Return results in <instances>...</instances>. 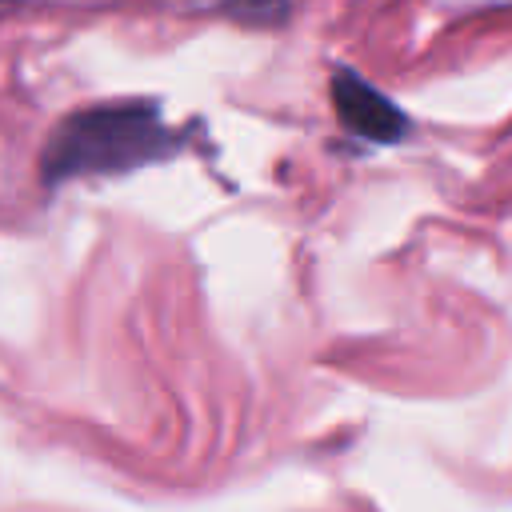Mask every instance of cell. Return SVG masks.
Here are the masks:
<instances>
[{
    "label": "cell",
    "mask_w": 512,
    "mask_h": 512,
    "mask_svg": "<svg viewBox=\"0 0 512 512\" xmlns=\"http://www.w3.org/2000/svg\"><path fill=\"white\" fill-rule=\"evenodd\" d=\"M184 148V132L168 128L160 104L120 100L64 116L40 148V180L60 184L76 176H116L160 164Z\"/></svg>",
    "instance_id": "obj_1"
},
{
    "label": "cell",
    "mask_w": 512,
    "mask_h": 512,
    "mask_svg": "<svg viewBox=\"0 0 512 512\" xmlns=\"http://www.w3.org/2000/svg\"><path fill=\"white\" fill-rule=\"evenodd\" d=\"M332 108L344 132H352L356 140L368 144H396L408 136V116L404 108L384 96L376 84H368L360 72L352 68H336L332 72Z\"/></svg>",
    "instance_id": "obj_2"
}]
</instances>
